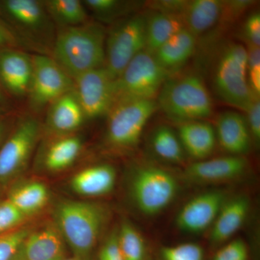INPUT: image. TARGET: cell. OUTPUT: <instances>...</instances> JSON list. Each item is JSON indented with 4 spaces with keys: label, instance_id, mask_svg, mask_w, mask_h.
<instances>
[{
    "label": "cell",
    "instance_id": "obj_24",
    "mask_svg": "<svg viewBox=\"0 0 260 260\" xmlns=\"http://www.w3.org/2000/svg\"><path fill=\"white\" fill-rule=\"evenodd\" d=\"M145 15L146 47L153 54L173 36L185 28L180 17L150 10Z\"/></svg>",
    "mask_w": 260,
    "mask_h": 260
},
{
    "label": "cell",
    "instance_id": "obj_31",
    "mask_svg": "<svg viewBox=\"0 0 260 260\" xmlns=\"http://www.w3.org/2000/svg\"><path fill=\"white\" fill-rule=\"evenodd\" d=\"M158 260H205V251L195 243L162 246L158 252Z\"/></svg>",
    "mask_w": 260,
    "mask_h": 260
},
{
    "label": "cell",
    "instance_id": "obj_33",
    "mask_svg": "<svg viewBox=\"0 0 260 260\" xmlns=\"http://www.w3.org/2000/svg\"><path fill=\"white\" fill-rule=\"evenodd\" d=\"M26 218L10 200L0 203V234L15 230Z\"/></svg>",
    "mask_w": 260,
    "mask_h": 260
},
{
    "label": "cell",
    "instance_id": "obj_37",
    "mask_svg": "<svg viewBox=\"0 0 260 260\" xmlns=\"http://www.w3.org/2000/svg\"><path fill=\"white\" fill-rule=\"evenodd\" d=\"M242 32L246 45L259 47L260 46V14L254 11L246 17L243 23Z\"/></svg>",
    "mask_w": 260,
    "mask_h": 260
},
{
    "label": "cell",
    "instance_id": "obj_6",
    "mask_svg": "<svg viewBox=\"0 0 260 260\" xmlns=\"http://www.w3.org/2000/svg\"><path fill=\"white\" fill-rule=\"evenodd\" d=\"M146 47L144 13L130 15L119 20L107 34L105 66L116 80L132 59Z\"/></svg>",
    "mask_w": 260,
    "mask_h": 260
},
{
    "label": "cell",
    "instance_id": "obj_15",
    "mask_svg": "<svg viewBox=\"0 0 260 260\" xmlns=\"http://www.w3.org/2000/svg\"><path fill=\"white\" fill-rule=\"evenodd\" d=\"M32 72L31 56L12 48L0 50V83L9 93L18 97L28 94Z\"/></svg>",
    "mask_w": 260,
    "mask_h": 260
},
{
    "label": "cell",
    "instance_id": "obj_18",
    "mask_svg": "<svg viewBox=\"0 0 260 260\" xmlns=\"http://www.w3.org/2000/svg\"><path fill=\"white\" fill-rule=\"evenodd\" d=\"M250 203L245 195L225 200L211 226L210 242L213 246L223 245L242 226L249 214Z\"/></svg>",
    "mask_w": 260,
    "mask_h": 260
},
{
    "label": "cell",
    "instance_id": "obj_34",
    "mask_svg": "<svg viewBox=\"0 0 260 260\" xmlns=\"http://www.w3.org/2000/svg\"><path fill=\"white\" fill-rule=\"evenodd\" d=\"M247 78L253 95L259 99L260 94V49L247 46Z\"/></svg>",
    "mask_w": 260,
    "mask_h": 260
},
{
    "label": "cell",
    "instance_id": "obj_16",
    "mask_svg": "<svg viewBox=\"0 0 260 260\" xmlns=\"http://www.w3.org/2000/svg\"><path fill=\"white\" fill-rule=\"evenodd\" d=\"M19 254L25 260H63L66 258L65 241L56 225H47L29 233Z\"/></svg>",
    "mask_w": 260,
    "mask_h": 260
},
{
    "label": "cell",
    "instance_id": "obj_43",
    "mask_svg": "<svg viewBox=\"0 0 260 260\" xmlns=\"http://www.w3.org/2000/svg\"><path fill=\"white\" fill-rule=\"evenodd\" d=\"M5 102V96L4 93H3V90L0 88V104H4Z\"/></svg>",
    "mask_w": 260,
    "mask_h": 260
},
{
    "label": "cell",
    "instance_id": "obj_17",
    "mask_svg": "<svg viewBox=\"0 0 260 260\" xmlns=\"http://www.w3.org/2000/svg\"><path fill=\"white\" fill-rule=\"evenodd\" d=\"M215 130L219 144L231 155L242 156L250 149V132L246 118L240 113L234 111L222 113Z\"/></svg>",
    "mask_w": 260,
    "mask_h": 260
},
{
    "label": "cell",
    "instance_id": "obj_4",
    "mask_svg": "<svg viewBox=\"0 0 260 260\" xmlns=\"http://www.w3.org/2000/svg\"><path fill=\"white\" fill-rule=\"evenodd\" d=\"M212 81L219 99L246 112L256 100L247 78V51L242 44L229 42L217 51L213 62Z\"/></svg>",
    "mask_w": 260,
    "mask_h": 260
},
{
    "label": "cell",
    "instance_id": "obj_3",
    "mask_svg": "<svg viewBox=\"0 0 260 260\" xmlns=\"http://www.w3.org/2000/svg\"><path fill=\"white\" fill-rule=\"evenodd\" d=\"M56 226L75 257L89 260L107 219V211L96 203L64 201L55 211Z\"/></svg>",
    "mask_w": 260,
    "mask_h": 260
},
{
    "label": "cell",
    "instance_id": "obj_20",
    "mask_svg": "<svg viewBox=\"0 0 260 260\" xmlns=\"http://www.w3.org/2000/svg\"><path fill=\"white\" fill-rule=\"evenodd\" d=\"M197 47L198 38L184 28L160 46L153 55L162 69L172 75L186 64Z\"/></svg>",
    "mask_w": 260,
    "mask_h": 260
},
{
    "label": "cell",
    "instance_id": "obj_14",
    "mask_svg": "<svg viewBox=\"0 0 260 260\" xmlns=\"http://www.w3.org/2000/svg\"><path fill=\"white\" fill-rule=\"evenodd\" d=\"M247 167L244 157L230 155L197 160L186 168L184 176L188 180L198 184L223 183L242 177Z\"/></svg>",
    "mask_w": 260,
    "mask_h": 260
},
{
    "label": "cell",
    "instance_id": "obj_44",
    "mask_svg": "<svg viewBox=\"0 0 260 260\" xmlns=\"http://www.w3.org/2000/svg\"><path fill=\"white\" fill-rule=\"evenodd\" d=\"M12 260H25L23 259V257H22L20 255V254H19V253L18 254H17L16 256H15L14 258H13V259Z\"/></svg>",
    "mask_w": 260,
    "mask_h": 260
},
{
    "label": "cell",
    "instance_id": "obj_40",
    "mask_svg": "<svg viewBox=\"0 0 260 260\" xmlns=\"http://www.w3.org/2000/svg\"><path fill=\"white\" fill-rule=\"evenodd\" d=\"M98 260H123L118 243L117 232H113L104 243Z\"/></svg>",
    "mask_w": 260,
    "mask_h": 260
},
{
    "label": "cell",
    "instance_id": "obj_10",
    "mask_svg": "<svg viewBox=\"0 0 260 260\" xmlns=\"http://www.w3.org/2000/svg\"><path fill=\"white\" fill-rule=\"evenodd\" d=\"M40 124L25 118L0 148V183L8 182L26 167L40 135Z\"/></svg>",
    "mask_w": 260,
    "mask_h": 260
},
{
    "label": "cell",
    "instance_id": "obj_28",
    "mask_svg": "<svg viewBox=\"0 0 260 260\" xmlns=\"http://www.w3.org/2000/svg\"><path fill=\"white\" fill-rule=\"evenodd\" d=\"M154 153L167 161L179 164L184 161V150L175 132L168 126H159L150 138Z\"/></svg>",
    "mask_w": 260,
    "mask_h": 260
},
{
    "label": "cell",
    "instance_id": "obj_27",
    "mask_svg": "<svg viewBox=\"0 0 260 260\" xmlns=\"http://www.w3.org/2000/svg\"><path fill=\"white\" fill-rule=\"evenodd\" d=\"M51 19L64 27L76 26L86 23V8L79 0H47L43 2Z\"/></svg>",
    "mask_w": 260,
    "mask_h": 260
},
{
    "label": "cell",
    "instance_id": "obj_36",
    "mask_svg": "<svg viewBox=\"0 0 260 260\" xmlns=\"http://www.w3.org/2000/svg\"><path fill=\"white\" fill-rule=\"evenodd\" d=\"M254 4V2L251 0L223 1L221 16L218 24L229 25L230 23H234Z\"/></svg>",
    "mask_w": 260,
    "mask_h": 260
},
{
    "label": "cell",
    "instance_id": "obj_35",
    "mask_svg": "<svg viewBox=\"0 0 260 260\" xmlns=\"http://www.w3.org/2000/svg\"><path fill=\"white\" fill-rule=\"evenodd\" d=\"M249 249L242 239L228 242L217 251L212 260H248Z\"/></svg>",
    "mask_w": 260,
    "mask_h": 260
},
{
    "label": "cell",
    "instance_id": "obj_30",
    "mask_svg": "<svg viewBox=\"0 0 260 260\" xmlns=\"http://www.w3.org/2000/svg\"><path fill=\"white\" fill-rule=\"evenodd\" d=\"M83 3L99 21L108 23L126 18L140 4L137 2L120 0H85Z\"/></svg>",
    "mask_w": 260,
    "mask_h": 260
},
{
    "label": "cell",
    "instance_id": "obj_19",
    "mask_svg": "<svg viewBox=\"0 0 260 260\" xmlns=\"http://www.w3.org/2000/svg\"><path fill=\"white\" fill-rule=\"evenodd\" d=\"M85 119L83 109L73 90L49 105L46 125L54 134L67 135L78 129Z\"/></svg>",
    "mask_w": 260,
    "mask_h": 260
},
{
    "label": "cell",
    "instance_id": "obj_26",
    "mask_svg": "<svg viewBox=\"0 0 260 260\" xmlns=\"http://www.w3.org/2000/svg\"><path fill=\"white\" fill-rule=\"evenodd\" d=\"M82 150V140L77 136H65L53 142L44 155V164L51 172L70 167Z\"/></svg>",
    "mask_w": 260,
    "mask_h": 260
},
{
    "label": "cell",
    "instance_id": "obj_42",
    "mask_svg": "<svg viewBox=\"0 0 260 260\" xmlns=\"http://www.w3.org/2000/svg\"><path fill=\"white\" fill-rule=\"evenodd\" d=\"M5 132H6V125L3 121H0V144L4 138Z\"/></svg>",
    "mask_w": 260,
    "mask_h": 260
},
{
    "label": "cell",
    "instance_id": "obj_11",
    "mask_svg": "<svg viewBox=\"0 0 260 260\" xmlns=\"http://www.w3.org/2000/svg\"><path fill=\"white\" fill-rule=\"evenodd\" d=\"M73 80V90L85 119H97L107 115L115 102V93L114 80L106 68L90 70Z\"/></svg>",
    "mask_w": 260,
    "mask_h": 260
},
{
    "label": "cell",
    "instance_id": "obj_41",
    "mask_svg": "<svg viewBox=\"0 0 260 260\" xmlns=\"http://www.w3.org/2000/svg\"><path fill=\"white\" fill-rule=\"evenodd\" d=\"M15 37L4 23L0 21V50L14 45Z\"/></svg>",
    "mask_w": 260,
    "mask_h": 260
},
{
    "label": "cell",
    "instance_id": "obj_29",
    "mask_svg": "<svg viewBox=\"0 0 260 260\" xmlns=\"http://www.w3.org/2000/svg\"><path fill=\"white\" fill-rule=\"evenodd\" d=\"M117 238L123 260H150L144 238L127 220L121 222Z\"/></svg>",
    "mask_w": 260,
    "mask_h": 260
},
{
    "label": "cell",
    "instance_id": "obj_46",
    "mask_svg": "<svg viewBox=\"0 0 260 260\" xmlns=\"http://www.w3.org/2000/svg\"><path fill=\"white\" fill-rule=\"evenodd\" d=\"M0 6H1V4H0ZM0 9H1V8H0Z\"/></svg>",
    "mask_w": 260,
    "mask_h": 260
},
{
    "label": "cell",
    "instance_id": "obj_12",
    "mask_svg": "<svg viewBox=\"0 0 260 260\" xmlns=\"http://www.w3.org/2000/svg\"><path fill=\"white\" fill-rule=\"evenodd\" d=\"M226 200L225 193L218 190L206 191L194 197L177 214L178 229L181 232L197 234L211 228Z\"/></svg>",
    "mask_w": 260,
    "mask_h": 260
},
{
    "label": "cell",
    "instance_id": "obj_13",
    "mask_svg": "<svg viewBox=\"0 0 260 260\" xmlns=\"http://www.w3.org/2000/svg\"><path fill=\"white\" fill-rule=\"evenodd\" d=\"M1 7L25 36L34 41L47 40L51 34L50 16L43 2L37 0H5Z\"/></svg>",
    "mask_w": 260,
    "mask_h": 260
},
{
    "label": "cell",
    "instance_id": "obj_2",
    "mask_svg": "<svg viewBox=\"0 0 260 260\" xmlns=\"http://www.w3.org/2000/svg\"><path fill=\"white\" fill-rule=\"evenodd\" d=\"M157 98L158 109L169 120L178 124L204 120L213 114L209 90L203 78L195 73L171 75Z\"/></svg>",
    "mask_w": 260,
    "mask_h": 260
},
{
    "label": "cell",
    "instance_id": "obj_9",
    "mask_svg": "<svg viewBox=\"0 0 260 260\" xmlns=\"http://www.w3.org/2000/svg\"><path fill=\"white\" fill-rule=\"evenodd\" d=\"M32 72L28 95L36 110L50 105L58 98L74 88V80L61 69L53 58L46 55L32 57Z\"/></svg>",
    "mask_w": 260,
    "mask_h": 260
},
{
    "label": "cell",
    "instance_id": "obj_25",
    "mask_svg": "<svg viewBox=\"0 0 260 260\" xmlns=\"http://www.w3.org/2000/svg\"><path fill=\"white\" fill-rule=\"evenodd\" d=\"M49 197L45 184L32 181L14 188L10 191L8 200L28 217L42 210L47 205Z\"/></svg>",
    "mask_w": 260,
    "mask_h": 260
},
{
    "label": "cell",
    "instance_id": "obj_5",
    "mask_svg": "<svg viewBox=\"0 0 260 260\" xmlns=\"http://www.w3.org/2000/svg\"><path fill=\"white\" fill-rule=\"evenodd\" d=\"M155 100L124 99L108 113L106 143L116 150H129L139 143L147 123L158 110Z\"/></svg>",
    "mask_w": 260,
    "mask_h": 260
},
{
    "label": "cell",
    "instance_id": "obj_7",
    "mask_svg": "<svg viewBox=\"0 0 260 260\" xmlns=\"http://www.w3.org/2000/svg\"><path fill=\"white\" fill-rule=\"evenodd\" d=\"M170 76L153 54L146 50L141 51L114 80V103L124 99L155 100Z\"/></svg>",
    "mask_w": 260,
    "mask_h": 260
},
{
    "label": "cell",
    "instance_id": "obj_45",
    "mask_svg": "<svg viewBox=\"0 0 260 260\" xmlns=\"http://www.w3.org/2000/svg\"><path fill=\"white\" fill-rule=\"evenodd\" d=\"M63 260H80L79 259H78V258L75 257V256H73V257H70V258H65V259Z\"/></svg>",
    "mask_w": 260,
    "mask_h": 260
},
{
    "label": "cell",
    "instance_id": "obj_1",
    "mask_svg": "<svg viewBox=\"0 0 260 260\" xmlns=\"http://www.w3.org/2000/svg\"><path fill=\"white\" fill-rule=\"evenodd\" d=\"M107 32L99 22L64 27L53 46V59L72 79L105 66Z\"/></svg>",
    "mask_w": 260,
    "mask_h": 260
},
{
    "label": "cell",
    "instance_id": "obj_22",
    "mask_svg": "<svg viewBox=\"0 0 260 260\" xmlns=\"http://www.w3.org/2000/svg\"><path fill=\"white\" fill-rule=\"evenodd\" d=\"M115 169L109 164H99L83 169L70 181L72 189L84 197H100L110 193L115 186Z\"/></svg>",
    "mask_w": 260,
    "mask_h": 260
},
{
    "label": "cell",
    "instance_id": "obj_38",
    "mask_svg": "<svg viewBox=\"0 0 260 260\" xmlns=\"http://www.w3.org/2000/svg\"><path fill=\"white\" fill-rule=\"evenodd\" d=\"M247 114L246 121L250 132L251 140L254 142L256 145L259 144L260 141V102L259 99L254 100L249 107V110L246 112Z\"/></svg>",
    "mask_w": 260,
    "mask_h": 260
},
{
    "label": "cell",
    "instance_id": "obj_32",
    "mask_svg": "<svg viewBox=\"0 0 260 260\" xmlns=\"http://www.w3.org/2000/svg\"><path fill=\"white\" fill-rule=\"evenodd\" d=\"M30 232L27 229H18L0 234V260L13 259Z\"/></svg>",
    "mask_w": 260,
    "mask_h": 260
},
{
    "label": "cell",
    "instance_id": "obj_21",
    "mask_svg": "<svg viewBox=\"0 0 260 260\" xmlns=\"http://www.w3.org/2000/svg\"><path fill=\"white\" fill-rule=\"evenodd\" d=\"M177 135L184 152L196 160L208 158L215 150V128L207 121H192L179 124Z\"/></svg>",
    "mask_w": 260,
    "mask_h": 260
},
{
    "label": "cell",
    "instance_id": "obj_8",
    "mask_svg": "<svg viewBox=\"0 0 260 260\" xmlns=\"http://www.w3.org/2000/svg\"><path fill=\"white\" fill-rule=\"evenodd\" d=\"M178 188L176 178L155 166H140L132 176V197L137 208L145 215L161 213L175 198Z\"/></svg>",
    "mask_w": 260,
    "mask_h": 260
},
{
    "label": "cell",
    "instance_id": "obj_23",
    "mask_svg": "<svg viewBox=\"0 0 260 260\" xmlns=\"http://www.w3.org/2000/svg\"><path fill=\"white\" fill-rule=\"evenodd\" d=\"M223 1L186 0L180 18L184 27L197 38L218 25L221 16Z\"/></svg>",
    "mask_w": 260,
    "mask_h": 260
},
{
    "label": "cell",
    "instance_id": "obj_39",
    "mask_svg": "<svg viewBox=\"0 0 260 260\" xmlns=\"http://www.w3.org/2000/svg\"><path fill=\"white\" fill-rule=\"evenodd\" d=\"M185 3L186 0H162L148 2L146 5L150 10L180 17Z\"/></svg>",
    "mask_w": 260,
    "mask_h": 260
}]
</instances>
